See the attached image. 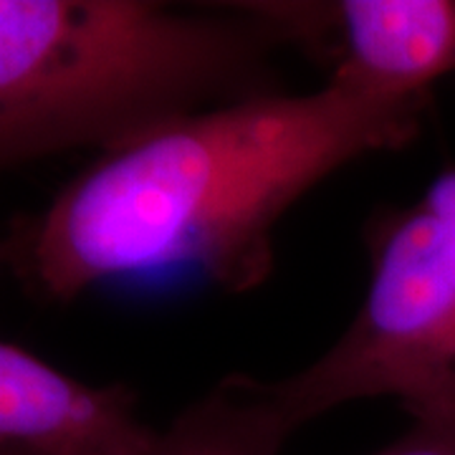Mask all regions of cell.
<instances>
[{"mask_svg": "<svg viewBox=\"0 0 455 455\" xmlns=\"http://www.w3.org/2000/svg\"><path fill=\"white\" fill-rule=\"evenodd\" d=\"M427 104L326 82L167 119L71 180L20 233L18 268L56 301L170 266L248 291L271 274L281 212L349 160L407 145Z\"/></svg>", "mask_w": 455, "mask_h": 455, "instance_id": "cell-1", "label": "cell"}, {"mask_svg": "<svg viewBox=\"0 0 455 455\" xmlns=\"http://www.w3.org/2000/svg\"><path fill=\"white\" fill-rule=\"evenodd\" d=\"M274 36L245 11L142 0H0V167L122 145L220 99L253 97Z\"/></svg>", "mask_w": 455, "mask_h": 455, "instance_id": "cell-2", "label": "cell"}, {"mask_svg": "<svg viewBox=\"0 0 455 455\" xmlns=\"http://www.w3.org/2000/svg\"><path fill=\"white\" fill-rule=\"evenodd\" d=\"M372 281L339 341L274 382L296 427L362 397H395L418 423L455 425V167L370 235Z\"/></svg>", "mask_w": 455, "mask_h": 455, "instance_id": "cell-3", "label": "cell"}, {"mask_svg": "<svg viewBox=\"0 0 455 455\" xmlns=\"http://www.w3.org/2000/svg\"><path fill=\"white\" fill-rule=\"evenodd\" d=\"M278 41L329 66V84L395 101H430L455 76V0H337L238 5Z\"/></svg>", "mask_w": 455, "mask_h": 455, "instance_id": "cell-4", "label": "cell"}, {"mask_svg": "<svg viewBox=\"0 0 455 455\" xmlns=\"http://www.w3.org/2000/svg\"><path fill=\"white\" fill-rule=\"evenodd\" d=\"M152 440L127 387L84 385L0 341V445L36 455H145Z\"/></svg>", "mask_w": 455, "mask_h": 455, "instance_id": "cell-5", "label": "cell"}, {"mask_svg": "<svg viewBox=\"0 0 455 455\" xmlns=\"http://www.w3.org/2000/svg\"><path fill=\"white\" fill-rule=\"evenodd\" d=\"M293 430L274 382L228 377L155 433L145 455H278Z\"/></svg>", "mask_w": 455, "mask_h": 455, "instance_id": "cell-6", "label": "cell"}, {"mask_svg": "<svg viewBox=\"0 0 455 455\" xmlns=\"http://www.w3.org/2000/svg\"><path fill=\"white\" fill-rule=\"evenodd\" d=\"M372 455H455V425L418 423Z\"/></svg>", "mask_w": 455, "mask_h": 455, "instance_id": "cell-7", "label": "cell"}, {"mask_svg": "<svg viewBox=\"0 0 455 455\" xmlns=\"http://www.w3.org/2000/svg\"><path fill=\"white\" fill-rule=\"evenodd\" d=\"M0 455H36L31 451H20V448H11V445H0Z\"/></svg>", "mask_w": 455, "mask_h": 455, "instance_id": "cell-8", "label": "cell"}]
</instances>
